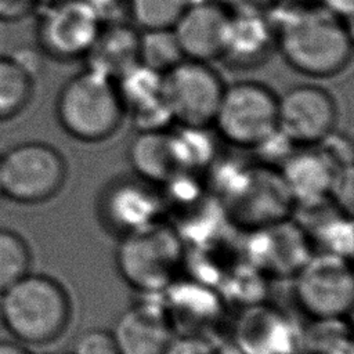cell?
I'll return each instance as SVG.
<instances>
[{
  "label": "cell",
  "instance_id": "1",
  "mask_svg": "<svg viewBox=\"0 0 354 354\" xmlns=\"http://www.w3.org/2000/svg\"><path fill=\"white\" fill-rule=\"evenodd\" d=\"M272 22L277 50L299 73L329 77L342 72L353 57L348 21L321 6L296 4Z\"/></svg>",
  "mask_w": 354,
  "mask_h": 354
},
{
  "label": "cell",
  "instance_id": "2",
  "mask_svg": "<svg viewBox=\"0 0 354 354\" xmlns=\"http://www.w3.org/2000/svg\"><path fill=\"white\" fill-rule=\"evenodd\" d=\"M71 311L68 292L48 275L28 272L0 293V322L22 343L55 340L66 329Z\"/></svg>",
  "mask_w": 354,
  "mask_h": 354
},
{
  "label": "cell",
  "instance_id": "3",
  "mask_svg": "<svg viewBox=\"0 0 354 354\" xmlns=\"http://www.w3.org/2000/svg\"><path fill=\"white\" fill-rule=\"evenodd\" d=\"M55 113L61 127L84 142L106 140L126 118L116 82L88 68L64 83Z\"/></svg>",
  "mask_w": 354,
  "mask_h": 354
},
{
  "label": "cell",
  "instance_id": "4",
  "mask_svg": "<svg viewBox=\"0 0 354 354\" xmlns=\"http://www.w3.org/2000/svg\"><path fill=\"white\" fill-rule=\"evenodd\" d=\"M183 261L184 243L178 231L160 218L123 234L116 250L120 277L147 293L171 285Z\"/></svg>",
  "mask_w": 354,
  "mask_h": 354
},
{
  "label": "cell",
  "instance_id": "5",
  "mask_svg": "<svg viewBox=\"0 0 354 354\" xmlns=\"http://www.w3.org/2000/svg\"><path fill=\"white\" fill-rule=\"evenodd\" d=\"M278 95L253 80L225 86L213 127L228 144L254 149L278 130Z\"/></svg>",
  "mask_w": 354,
  "mask_h": 354
},
{
  "label": "cell",
  "instance_id": "6",
  "mask_svg": "<svg viewBox=\"0 0 354 354\" xmlns=\"http://www.w3.org/2000/svg\"><path fill=\"white\" fill-rule=\"evenodd\" d=\"M0 176L4 196L19 203H40L64 187L66 162L53 145L26 141L0 155Z\"/></svg>",
  "mask_w": 354,
  "mask_h": 354
},
{
  "label": "cell",
  "instance_id": "7",
  "mask_svg": "<svg viewBox=\"0 0 354 354\" xmlns=\"http://www.w3.org/2000/svg\"><path fill=\"white\" fill-rule=\"evenodd\" d=\"M300 308L318 321L344 317L354 299V278L347 257L322 252L311 256L295 275Z\"/></svg>",
  "mask_w": 354,
  "mask_h": 354
},
{
  "label": "cell",
  "instance_id": "8",
  "mask_svg": "<svg viewBox=\"0 0 354 354\" xmlns=\"http://www.w3.org/2000/svg\"><path fill=\"white\" fill-rule=\"evenodd\" d=\"M163 77L173 122L195 129L213 126L225 84L209 62L184 59Z\"/></svg>",
  "mask_w": 354,
  "mask_h": 354
},
{
  "label": "cell",
  "instance_id": "9",
  "mask_svg": "<svg viewBox=\"0 0 354 354\" xmlns=\"http://www.w3.org/2000/svg\"><path fill=\"white\" fill-rule=\"evenodd\" d=\"M104 22L83 0H57L37 21V43L43 53L59 61L84 58Z\"/></svg>",
  "mask_w": 354,
  "mask_h": 354
},
{
  "label": "cell",
  "instance_id": "10",
  "mask_svg": "<svg viewBox=\"0 0 354 354\" xmlns=\"http://www.w3.org/2000/svg\"><path fill=\"white\" fill-rule=\"evenodd\" d=\"M336 122L335 98L319 86L299 84L278 97V131L296 148L318 145Z\"/></svg>",
  "mask_w": 354,
  "mask_h": 354
},
{
  "label": "cell",
  "instance_id": "11",
  "mask_svg": "<svg viewBox=\"0 0 354 354\" xmlns=\"http://www.w3.org/2000/svg\"><path fill=\"white\" fill-rule=\"evenodd\" d=\"M232 12L220 1L189 3L173 28L185 59H220Z\"/></svg>",
  "mask_w": 354,
  "mask_h": 354
},
{
  "label": "cell",
  "instance_id": "12",
  "mask_svg": "<svg viewBox=\"0 0 354 354\" xmlns=\"http://www.w3.org/2000/svg\"><path fill=\"white\" fill-rule=\"evenodd\" d=\"M165 75L137 65L116 86L124 108L137 131L169 129L173 122L165 95Z\"/></svg>",
  "mask_w": 354,
  "mask_h": 354
},
{
  "label": "cell",
  "instance_id": "13",
  "mask_svg": "<svg viewBox=\"0 0 354 354\" xmlns=\"http://www.w3.org/2000/svg\"><path fill=\"white\" fill-rule=\"evenodd\" d=\"M163 199L155 184L140 177L112 183L101 199V214L123 234L160 218Z\"/></svg>",
  "mask_w": 354,
  "mask_h": 354
},
{
  "label": "cell",
  "instance_id": "14",
  "mask_svg": "<svg viewBox=\"0 0 354 354\" xmlns=\"http://www.w3.org/2000/svg\"><path fill=\"white\" fill-rule=\"evenodd\" d=\"M300 149L282 162L281 177L293 202L307 207L325 203L328 198L332 199L339 171L347 166H336L319 148Z\"/></svg>",
  "mask_w": 354,
  "mask_h": 354
},
{
  "label": "cell",
  "instance_id": "15",
  "mask_svg": "<svg viewBox=\"0 0 354 354\" xmlns=\"http://www.w3.org/2000/svg\"><path fill=\"white\" fill-rule=\"evenodd\" d=\"M253 241L256 263L274 275H296L311 257L306 231L285 220L254 230Z\"/></svg>",
  "mask_w": 354,
  "mask_h": 354
},
{
  "label": "cell",
  "instance_id": "16",
  "mask_svg": "<svg viewBox=\"0 0 354 354\" xmlns=\"http://www.w3.org/2000/svg\"><path fill=\"white\" fill-rule=\"evenodd\" d=\"M277 50L275 28L267 14L232 12L220 59L235 68L257 66Z\"/></svg>",
  "mask_w": 354,
  "mask_h": 354
},
{
  "label": "cell",
  "instance_id": "17",
  "mask_svg": "<svg viewBox=\"0 0 354 354\" xmlns=\"http://www.w3.org/2000/svg\"><path fill=\"white\" fill-rule=\"evenodd\" d=\"M112 333L120 354H165L174 337L166 311L144 304L126 310Z\"/></svg>",
  "mask_w": 354,
  "mask_h": 354
},
{
  "label": "cell",
  "instance_id": "18",
  "mask_svg": "<svg viewBox=\"0 0 354 354\" xmlns=\"http://www.w3.org/2000/svg\"><path fill=\"white\" fill-rule=\"evenodd\" d=\"M140 32L136 26L119 22H104L97 39L83 59L87 66L112 80H119L138 64Z\"/></svg>",
  "mask_w": 354,
  "mask_h": 354
},
{
  "label": "cell",
  "instance_id": "19",
  "mask_svg": "<svg viewBox=\"0 0 354 354\" xmlns=\"http://www.w3.org/2000/svg\"><path fill=\"white\" fill-rule=\"evenodd\" d=\"M127 155L136 176L155 185H165L174 177L184 174L173 130L137 131Z\"/></svg>",
  "mask_w": 354,
  "mask_h": 354
},
{
  "label": "cell",
  "instance_id": "20",
  "mask_svg": "<svg viewBox=\"0 0 354 354\" xmlns=\"http://www.w3.org/2000/svg\"><path fill=\"white\" fill-rule=\"evenodd\" d=\"M33 94V77L24 62L0 55V122L18 115Z\"/></svg>",
  "mask_w": 354,
  "mask_h": 354
},
{
  "label": "cell",
  "instance_id": "21",
  "mask_svg": "<svg viewBox=\"0 0 354 354\" xmlns=\"http://www.w3.org/2000/svg\"><path fill=\"white\" fill-rule=\"evenodd\" d=\"M184 59L173 29L140 32L138 64L141 66L166 75Z\"/></svg>",
  "mask_w": 354,
  "mask_h": 354
},
{
  "label": "cell",
  "instance_id": "22",
  "mask_svg": "<svg viewBox=\"0 0 354 354\" xmlns=\"http://www.w3.org/2000/svg\"><path fill=\"white\" fill-rule=\"evenodd\" d=\"M277 337L286 339L289 335L282 319L275 317L272 311L256 310L245 317L241 322L239 342L246 351L263 354L266 351L264 339H267L266 342L268 344V350L270 353H274L278 348L275 340Z\"/></svg>",
  "mask_w": 354,
  "mask_h": 354
},
{
  "label": "cell",
  "instance_id": "23",
  "mask_svg": "<svg viewBox=\"0 0 354 354\" xmlns=\"http://www.w3.org/2000/svg\"><path fill=\"white\" fill-rule=\"evenodd\" d=\"M189 0H126L133 26L142 30L173 29Z\"/></svg>",
  "mask_w": 354,
  "mask_h": 354
},
{
  "label": "cell",
  "instance_id": "24",
  "mask_svg": "<svg viewBox=\"0 0 354 354\" xmlns=\"http://www.w3.org/2000/svg\"><path fill=\"white\" fill-rule=\"evenodd\" d=\"M30 250L21 235L0 228V293L29 272Z\"/></svg>",
  "mask_w": 354,
  "mask_h": 354
},
{
  "label": "cell",
  "instance_id": "25",
  "mask_svg": "<svg viewBox=\"0 0 354 354\" xmlns=\"http://www.w3.org/2000/svg\"><path fill=\"white\" fill-rule=\"evenodd\" d=\"M72 354H120L112 330L88 329L79 336Z\"/></svg>",
  "mask_w": 354,
  "mask_h": 354
},
{
  "label": "cell",
  "instance_id": "26",
  "mask_svg": "<svg viewBox=\"0 0 354 354\" xmlns=\"http://www.w3.org/2000/svg\"><path fill=\"white\" fill-rule=\"evenodd\" d=\"M165 354H217V353L207 340L196 335H184V336L173 337Z\"/></svg>",
  "mask_w": 354,
  "mask_h": 354
},
{
  "label": "cell",
  "instance_id": "27",
  "mask_svg": "<svg viewBox=\"0 0 354 354\" xmlns=\"http://www.w3.org/2000/svg\"><path fill=\"white\" fill-rule=\"evenodd\" d=\"M281 0H220L231 12L236 14H267L274 10Z\"/></svg>",
  "mask_w": 354,
  "mask_h": 354
},
{
  "label": "cell",
  "instance_id": "28",
  "mask_svg": "<svg viewBox=\"0 0 354 354\" xmlns=\"http://www.w3.org/2000/svg\"><path fill=\"white\" fill-rule=\"evenodd\" d=\"M319 6L344 21H350L354 12V0H319Z\"/></svg>",
  "mask_w": 354,
  "mask_h": 354
},
{
  "label": "cell",
  "instance_id": "29",
  "mask_svg": "<svg viewBox=\"0 0 354 354\" xmlns=\"http://www.w3.org/2000/svg\"><path fill=\"white\" fill-rule=\"evenodd\" d=\"M84 3H87L91 8H94L101 18L106 22L108 18H111V15L124 3L126 0H83Z\"/></svg>",
  "mask_w": 354,
  "mask_h": 354
},
{
  "label": "cell",
  "instance_id": "30",
  "mask_svg": "<svg viewBox=\"0 0 354 354\" xmlns=\"http://www.w3.org/2000/svg\"><path fill=\"white\" fill-rule=\"evenodd\" d=\"M0 354H32L28 348L17 342L0 340Z\"/></svg>",
  "mask_w": 354,
  "mask_h": 354
},
{
  "label": "cell",
  "instance_id": "31",
  "mask_svg": "<svg viewBox=\"0 0 354 354\" xmlns=\"http://www.w3.org/2000/svg\"><path fill=\"white\" fill-rule=\"evenodd\" d=\"M290 1H293L295 4H310L314 0H290Z\"/></svg>",
  "mask_w": 354,
  "mask_h": 354
},
{
  "label": "cell",
  "instance_id": "32",
  "mask_svg": "<svg viewBox=\"0 0 354 354\" xmlns=\"http://www.w3.org/2000/svg\"><path fill=\"white\" fill-rule=\"evenodd\" d=\"M0 196H3V187H1V176H0Z\"/></svg>",
  "mask_w": 354,
  "mask_h": 354
},
{
  "label": "cell",
  "instance_id": "33",
  "mask_svg": "<svg viewBox=\"0 0 354 354\" xmlns=\"http://www.w3.org/2000/svg\"><path fill=\"white\" fill-rule=\"evenodd\" d=\"M55 354H66V353H55ZM69 354H72V353H69Z\"/></svg>",
  "mask_w": 354,
  "mask_h": 354
}]
</instances>
